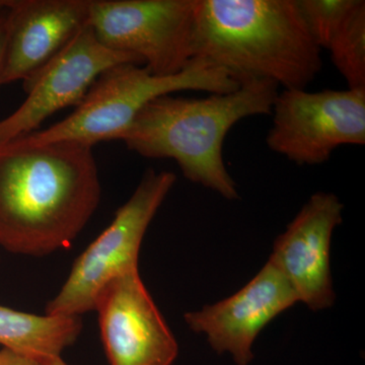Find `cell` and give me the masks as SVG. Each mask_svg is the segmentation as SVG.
Here are the masks:
<instances>
[{
  "label": "cell",
  "mask_w": 365,
  "mask_h": 365,
  "mask_svg": "<svg viewBox=\"0 0 365 365\" xmlns=\"http://www.w3.org/2000/svg\"><path fill=\"white\" fill-rule=\"evenodd\" d=\"M101 182L91 146L0 144V246L42 257L71 242L95 213Z\"/></svg>",
  "instance_id": "1"
},
{
  "label": "cell",
  "mask_w": 365,
  "mask_h": 365,
  "mask_svg": "<svg viewBox=\"0 0 365 365\" xmlns=\"http://www.w3.org/2000/svg\"><path fill=\"white\" fill-rule=\"evenodd\" d=\"M192 48L239 85L307 90L323 68L297 0H197Z\"/></svg>",
  "instance_id": "2"
},
{
  "label": "cell",
  "mask_w": 365,
  "mask_h": 365,
  "mask_svg": "<svg viewBox=\"0 0 365 365\" xmlns=\"http://www.w3.org/2000/svg\"><path fill=\"white\" fill-rule=\"evenodd\" d=\"M279 86L249 81L228 93L190 98L162 96L148 103L120 140L146 158H170L189 181L239 199L223 160L228 132L242 120L271 115Z\"/></svg>",
  "instance_id": "3"
},
{
  "label": "cell",
  "mask_w": 365,
  "mask_h": 365,
  "mask_svg": "<svg viewBox=\"0 0 365 365\" xmlns=\"http://www.w3.org/2000/svg\"><path fill=\"white\" fill-rule=\"evenodd\" d=\"M239 88L225 72L200 60L167 76H155L143 66L120 64L97 79L66 119L20 138L31 144L73 141L93 148L100 141L121 139L137 115L155 98L182 91L228 93Z\"/></svg>",
  "instance_id": "4"
},
{
  "label": "cell",
  "mask_w": 365,
  "mask_h": 365,
  "mask_svg": "<svg viewBox=\"0 0 365 365\" xmlns=\"http://www.w3.org/2000/svg\"><path fill=\"white\" fill-rule=\"evenodd\" d=\"M177 181L172 172L148 170L111 225L74 262L59 294L48 302V316L81 317L95 311L103 288L118 276L138 269L146 230Z\"/></svg>",
  "instance_id": "5"
},
{
  "label": "cell",
  "mask_w": 365,
  "mask_h": 365,
  "mask_svg": "<svg viewBox=\"0 0 365 365\" xmlns=\"http://www.w3.org/2000/svg\"><path fill=\"white\" fill-rule=\"evenodd\" d=\"M196 2L91 0L88 25L106 47L138 57L155 76H173L194 60Z\"/></svg>",
  "instance_id": "6"
},
{
  "label": "cell",
  "mask_w": 365,
  "mask_h": 365,
  "mask_svg": "<svg viewBox=\"0 0 365 365\" xmlns=\"http://www.w3.org/2000/svg\"><path fill=\"white\" fill-rule=\"evenodd\" d=\"M266 143L299 165L328 162L342 145L365 144V90H283Z\"/></svg>",
  "instance_id": "7"
},
{
  "label": "cell",
  "mask_w": 365,
  "mask_h": 365,
  "mask_svg": "<svg viewBox=\"0 0 365 365\" xmlns=\"http://www.w3.org/2000/svg\"><path fill=\"white\" fill-rule=\"evenodd\" d=\"M127 63L143 66L138 57L106 47L86 25L56 56L24 81L28 97L0 121V144L33 133L64 108L78 107L105 71Z\"/></svg>",
  "instance_id": "8"
},
{
  "label": "cell",
  "mask_w": 365,
  "mask_h": 365,
  "mask_svg": "<svg viewBox=\"0 0 365 365\" xmlns=\"http://www.w3.org/2000/svg\"><path fill=\"white\" fill-rule=\"evenodd\" d=\"M103 343L111 365H172L179 346L138 269L110 281L98 294Z\"/></svg>",
  "instance_id": "9"
},
{
  "label": "cell",
  "mask_w": 365,
  "mask_h": 365,
  "mask_svg": "<svg viewBox=\"0 0 365 365\" xmlns=\"http://www.w3.org/2000/svg\"><path fill=\"white\" fill-rule=\"evenodd\" d=\"M297 302L287 277L269 260L237 294L184 318L192 331L207 336L215 351L230 353L237 365H249L259 333Z\"/></svg>",
  "instance_id": "10"
},
{
  "label": "cell",
  "mask_w": 365,
  "mask_h": 365,
  "mask_svg": "<svg viewBox=\"0 0 365 365\" xmlns=\"http://www.w3.org/2000/svg\"><path fill=\"white\" fill-rule=\"evenodd\" d=\"M343 204L332 193L311 197L274 242L270 260L294 288L299 302L313 311L335 302L330 271L334 230L342 222Z\"/></svg>",
  "instance_id": "11"
},
{
  "label": "cell",
  "mask_w": 365,
  "mask_h": 365,
  "mask_svg": "<svg viewBox=\"0 0 365 365\" xmlns=\"http://www.w3.org/2000/svg\"><path fill=\"white\" fill-rule=\"evenodd\" d=\"M91 0H11L2 86L25 81L90 20Z\"/></svg>",
  "instance_id": "12"
},
{
  "label": "cell",
  "mask_w": 365,
  "mask_h": 365,
  "mask_svg": "<svg viewBox=\"0 0 365 365\" xmlns=\"http://www.w3.org/2000/svg\"><path fill=\"white\" fill-rule=\"evenodd\" d=\"M83 330L81 317L39 316L0 304V344L40 359L59 357Z\"/></svg>",
  "instance_id": "13"
},
{
  "label": "cell",
  "mask_w": 365,
  "mask_h": 365,
  "mask_svg": "<svg viewBox=\"0 0 365 365\" xmlns=\"http://www.w3.org/2000/svg\"><path fill=\"white\" fill-rule=\"evenodd\" d=\"M336 69L351 90H365V2L359 0L329 44Z\"/></svg>",
  "instance_id": "14"
},
{
  "label": "cell",
  "mask_w": 365,
  "mask_h": 365,
  "mask_svg": "<svg viewBox=\"0 0 365 365\" xmlns=\"http://www.w3.org/2000/svg\"><path fill=\"white\" fill-rule=\"evenodd\" d=\"M297 6L319 49H328L334 36L359 0H297Z\"/></svg>",
  "instance_id": "15"
},
{
  "label": "cell",
  "mask_w": 365,
  "mask_h": 365,
  "mask_svg": "<svg viewBox=\"0 0 365 365\" xmlns=\"http://www.w3.org/2000/svg\"><path fill=\"white\" fill-rule=\"evenodd\" d=\"M0 365H46V359L2 348L0 350Z\"/></svg>",
  "instance_id": "16"
},
{
  "label": "cell",
  "mask_w": 365,
  "mask_h": 365,
  "mask_svg": "<svg viewBox=\"0 0 365 365\" xmlns=\"http://www.w3.org/2000/svg\"><path fill=\"white\" fill-rule=\"evenodd\" d=\"M9 6L0 9V86H2V76H4L6 58L7 38H9Z\"/></svg>",
  "instance_id": "17"
},
{
  "label": "cell",
  "mask_w": 365,
  "mask_h": 365,
  "mask_svg": "<svg viewBox=\"0 0 365 365\" xmlns=\"http://www.w3.org/2000/svg\"><path fill=\"white\" fill-rule=\"evenodd\" d=\"M46 365H68L64 361L63 359H61V356L59 357H53V359H46Z\"/></svg>",
  "instance_id": "18"
},
{
  "label": "cell",
  "mask_w": 365,
  "mask_h": 365,
  "mask_svg": "<svg viewBox=\"0 0 365 365\" xmlns=\"http://www.w3.org/2000/svg\"><path fill=\"white\" fill-rule=\"evenodd\" d=\"M9 1H11V0H0V9L9 6Z\"/></svg>",
  "instance_id": "19"
}]
</instances>
